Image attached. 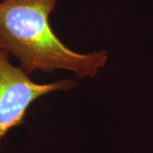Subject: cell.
Returning <instances> with one entry per match:
<instances>
[{
    "label": "cell",
    "mask_w": 153,
    "mask_h": 153,
    "mask_svg": "<svg viewBox=\"0 0 153 153\" xmlns=\"http://www.w3.org/2000/svg\"><path fill=\"white\" fill-rule=\"evenodd\" d=\"M58 1L0 0V45L28 74L65 70L94 77L106 65L107 52L79 54L62 43L49 20Z\"/></svg>",
    "instance_id": "6da1fadb"
},
{
    "label": "cell",
    "mask_w": 153,
    "mask_h": 153,
    "mask_svg": "<svg viewBox=\"0 0 153 153\" xmlns=\"http://www.w3.org/2000/svg\"><path fill=\"white\" fill-rule=\"evenodd\" d=\"M76 85L72 79L40 84L34 82L22 67L10 61V54L0 45V144L6 134L22 124L33 102L55 91L70 90Z\"/></svg>",
    "instance_id": "7a4b0ae2"
}]
</instances>
